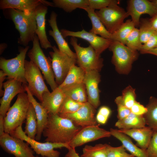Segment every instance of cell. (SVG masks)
<instances>
[{
    "label": "cell",
    "mask_w": 157,
    "mask_h": 157,
    "mask_svg": "<svg viewBox=\"0 0 157 157\" xmlns=\"http://www.w3.org/2000/svg\"><path fill=\"white\" fill-rule=\"evenodd\" d=\"M7 76L6 74L2 70L0 71V96H3L4 93V90H3L2 88L3 87V82L6 78Z\"/></svg>",
    "instance_id": "cell-46"
},
{
    "label": "cell",
    "mask_w": 157,
    "mask_h": 157,
    "mask_svg": "<svg viewBox=\"0 0 157 157\" xmlns=\"http://www.w3.org/2000/svg\"><path fill=\"white\" fill-rule=\"evenodd\" d=\"M60 31L64 38L68 36H71L80 38L87 41L97 53L100 56L104 51L108 48L113 41L99 36L83 29L81 31H77L62 29Z\"/></svg>",
    "instance_id": "cell-15"
},
{
    "label": "cell",
    "mask_w": 157,
    "mask_h": 157,
    "mask_svg": "<svg viewBox=\"0 0 157 157\" xmlns=\"http://www.w3.org/2000/svg\"><path fill=\"white\" fill-rule=\"evenodd\" d=\"M76 38L71 37L70 44L74 49L77 56V63L85 72L92 71L99 72L103 66V59L90 45L87 47L78 44Z\"/></svg>",
    "instance_id": "cell-4"
},
{
    "label": "cell",
    "mask_w": 157,
    "mask_h": 157,
    "mask_svg": "<svg viewBox=\"0 0 157 157\" xmlns=\"http://www.w3.org/2000/svg\"><path fill=\"white\" fill-rule=\"evenodd\" d=\"M10 17L19 34L18 43L26 47L33 42L37 29V23L34 11L26 14L21 11L9 9Z\"/></svg>",
    "instance_id": "cell-2"
},
{
    "label": "cell",
    "mask_w": 157,
    "mask_h": 157,
    "mask_svg": "<svg viewBox=\"0 0 157 157\" xmlns=\"http://www.w3.org/2000/svg\"><path fill=\"white\" fill-rule=\"evenodd\" d=\"M96 112V108L87 102L75 112L58 115L71 119L76 125L83 128L97 124L95 117Z\"/></svg>",
    "instance_id": "cell-13"
},
{
    "label": "cell",
    "mask_w": 157,
    "mask_h": 157,
    "mask_svg": "<svg viewBox=\"0 0 157 157\" xmlns=\"http://www.w3.org/2000/svg\"><path fill=\"white\" fill-rule=\"evenodd\" d=\"M131 112L138 115H143L147 111V109L136 101L130 109Z\"/></svg>",
    "instance_id": "cell-45"
},
{
    "label": "cell",
    "mask_w": 157,
    "mask_h": 157,
    "mask_svg": "<svg viewBox=\"0 0 157 157\" xmlns=\"http://www.w3.org/2000/svg\"><path fill=\"white\" fill-rule=\"evenodd\" d=\"M95 12L106 29L111 34L119 28L124 19L129 16L127 12L117 4Z\"/></svg>",
    "instance_id": "cell-9"
},
{
    "label": "cell",
    "mask_w": 157,
    "mask_h": 157,
    "mask_svg": "<svg viewBox=\"0 0 157 157\" xmlns=\"http://www.w3.org/2000/svg\"><path fill=\"white\" fill-rule=\"evenodd\" d=\"M85 73L80 67L73 65L70 68L64 81L58 87L63 90L83 83Z\"/></svg>",
    "instance_id": "cell-27"
},
{
    "label": "cell",
    "mask_w": 157,
    "mask_h": 157,
    "mask_svg": "<svg viewBox=\"0 0 157 157\" xmlns=\"http://www.w3.org/2000/svg\"><path fill=\"white\" fill-rule=\"evenodd\" d=\"M49 52L51 58V64L55 81L59 86L64 81L70 68L77 63V60L61 51L55 46Z\"/></svg>",
    "instance_id": "cell-10"
},
{
    "label": "cell",
    "mask_w": 157,
    "mask_h": 157,
    "mask_svg": "<svg viewBox=\"0 0 157 157\" xmlns=\"http://www.w3.org/2000/svg\"><path fill=\"white\" fill-rule=\"evenodd\" d=\"M143 44L140 40L139 29L135 28L127 38L125 45L132 50L140 51Z\"/></svg>",
    "instance_id": "cell-36"
},
{
    "label": "cell",
    "mask_w": 157,
    "mask_h": 157,
    "mask_svg": "<svg viewBox=\"0 0 157 157\" xmlns=\"http://www.w3.org/2000/svg\"><path fill=\"white\" fill-rule=\"evenodd\" d=\"M41 4L53 7V3L44 0H1L0 8L1 9H15L29 14L34 11L38 6Z\"/></svg>",
    "instance_id": "cell-19"
},
{
    "label": "cell",
    "mask_w": 157,
    "mask_h": 157,
    "mask_svg": "<svg viewBox=\"0 0 157 157\" xmlns=\"http://www.w3.org/2000/svg\"><path fill=\"white\" fill-rule=\"evenodd\" d=\"M29 48V47L27 46L20 49L19 53L12 59L0 58V68L6 74L8 79H14L27 84L24 76L25 62Z\"/></svg>",
    "instance_id": "cell-8"
},
{
    "label": "cell",
    "mask_w": 157,
    "mask_h": 157,
    "mask_svg": "<svg viewBox=\"0 0 157 157\" xmlns=\"http://www.w3.org/2000/svg\"><path fill=\"white\" fill-rule=\"evenodd\" d=\"M115 101L117 106V117L118 120L123 119L131 113L130 109L125 105L121 96L117 97Z\"/></svg>",
    "instance_id": "cell-40"
},
{
    "label": "cell",
    "mask_w": 157,
    "mask_h": 157,
    "mask_svg": "<svg viewBox=\"0 0 157 157\" xmlns=\"http://www.w3.org/2000/svg\"><path fill=\"white\" fill-rule=\"evenodd\" d=\"M7 45L5 43H1L0 44V53L1 55L5 49L6 48Z\"/></svg>",
    "instance_id": "cell-51"
},
{
    "label": "cell",
    "mask_w": 157,
    "mask_h": 157,
    "mask_svg": "<svg viewBox=\"0 0 157 157\" xmlns=\"http://www.w3.org/2000/svg\"><path fill=\"white\" fill-rule=\"evenodd\" d=\"M157 47V31H155L147 41L143 44L141 51L149 50Z\"/></svg>",
    "instance_id": "cell-44"
},
{
    "label": "cell",
    "mask_w": 157,
    "mask_h": 157,
    "mask_svg": "<svg viewBox=\"0 0 157 157\" xmlns=\"http://www.w3.org/2000/svg\"><path fill=\"white\" fill-rule=\"evenodd\" d=\"M57 16L56 13L52 12L48 22L52 30L49 31V35L53 38L58 45V49L61 51L72 58L77 59L76 53L70 49L67 42L58 29L56 21Z\"/></svg>",
    "instance_id": "cell-22"
},
{
    "label": "cell",
    "mask_w": 157,
    "mask_h": 157,
    "mask_svg": "<svg viewBox=\"0 0 157 157\" xmlns=\"http://www.w3.org/2000/svg\"><path fill=\"white\" fill-rule=\"evenodd\" d=\"M107 144H99L93 146L86 145L83 149L81 157H107Z\"/></svg>",
    "instance_id": "cell-34"
},
{
    "label": "cell",
    "mask_w": 157,
    "mask_h": 157,
    "mask_svg": "<svg viewBox=\"0 0 157 157\" xmlns=\"http://www.w3.org/2000/svg\"><path fill=\"white\" fill-rule=\"evenodd\" d=\"M121 96L125 105L130 109L136 101L135 89L129 86L124 90Z\"/></svg>",
    "instance_id": "cell-39"
},
{
    "label": "cell",
    "mask_w": 157,
    "mask_h": 157,
    "mask_svg": "<svg viewBox=\"0 0 157 157\" xmlns=\"http://www.w3.org/2000/svg\"><path fill=\"white\" fill-rule=\"evenodd\" d=\"M113 53L112 62L119 73L126 74L130 71L133 63L137 59V51L132 50L120 42L113 41L108 47Z\"/></svg>",
    "instance_id": "cell-6"
},
{
    "label": "cell",
    "mask_w": 157,
    "mask_h": 157,
    "mask_svg": "<svg viewBox=\"0 0 157 157\" xmlns=\"http://www.w3.org/2000/svg\"><path fill=\"white\" fill-rule=\"evenodd\" d=\"M75 148L70 147L68 149V152L65 155V157H80L75 150Z\"/></svg>",
    "instance_id": "cell-47"
},
{
    "label": "cell",
    "mask_w": 157,
    "mask_h": 157,
    "mask_svg": "<svg viewBox=\"0 0 157 157\" xmlns=\"http://www.w3.org/2000/svg\"><path fill=\"white\" fill-rule=\"evenodd\" d=\"M146 107L147 111L143 115L146 124L154 132H157V98L150 97Z\"/></svg>",
    "instance_id": "cell-30"
},
{
    "label": "cell",
    "mask_w": 157,
    "mask_h": 157,
    "mask_svg": "<svg viewBox=\"0 0 157 157\" xmlns=\"http://www.w3.org/2000/svg\"><path fill=\"white\" fill-rule=\"evenodd\" d=\"M24 140L6 132L0 136L2 149L15 157H34L33 151Z\"/></svg>",
    "instance_id": "cell-12"
},
{
    "label": "cell",
    "mask_w": 157,
    "mask_h": 157,
    "mask_svg": "<svg viewBox=\"0 0 157 157\" xmlns=\"http://www.w3.org/2000/svg\"><path fill=\"white\" fill-rule=\"evenodd\" d=\"M150 22L155 31H157V14L149 19Z\"/></svg>",
    "instance_id": "cell-48"
},
{
    "label": "cell",
    "mask_w": 157,
    "mask_h": 157,
    "mask_svg": "<svg viewBox=\"0 0 157 157\" xmlns=\"http://www.w3.org/2000/svg\"><path fill=\"white\" fill-rule=\"evenodd\" d=\"M82 128L58 114H48L47 124L42 134L46 142L69 144Z\"/></svg>",
    "instance_id": "cell-1"
},
{
    "label": "cell",
    "mask_w": 157,
    "mask_h": 157,
    "mask_svg": "<svg viewBox=\"0 0 157 157\" xmlns=\"http://www.w3.org/2000/svg\"><path fill=\"white\" fill-rule=\"evenodd\" d=\"M4 117L0 115V136L4 132Z\"/></svg>",
    "instance_id": "cell-49"
},
{
    "label": "cell",
    "mask_w": 157,
    "mask_h": 157,
    "mask_svg": "<svg viewBox=\"0 0 157 157\" xmlns=\"http://www.w3.org/2000/svg\"><path fill=\"white\" fill-rule=\"evenodd\" d=\"M111 112L110 109L107 106L101 107L99 109L96 117L97 122L100 124H105L111 114Z\"/></svg>",
    "instance_id": "cell-42"
},
{
    "label": "cell",
    "mask_w": 157,
    "mask_h": 157,
    "mask_svg": "<svg viewBox=\"0 0 157 157\" xmlns=\"http://www.w3.org/2000/svg\"><path fill=\"white\" fill-rule=\"evenodd\" d=\"M139 29L140 41L144 44L155 31L149 19L141 18L140 20Z\"/></svg>",
    "instance_id": "cell-35"
},
{
    "label": "cell",
    "mask_w": 157,
    "mask_h": 157,
    "mask_svg": "<svg viewBox=\"0 0 157 157\" xmlns=\"http://www.w3.org/2000/svg\"><path fill=\"white\" fill-rule=\"evenodd\" d=\"M53 7L70 13L77 8L84 9L88 6V0H53Z\"/></svg>",
    "instance_id": "cell-32"
},
{
    "label": "cell",
    "mask_w": 157,
    "mask_h": 157,
    "mask_svg": "<svg viewBox=\"0 0 157 157\" xmlns=\"http://www.w3.org/2000/svg\"><path fill=\"white\" fill-rule=\"evenodd\" d=\"M26 85L13 79H8L3 83L4 93L0 100V115L5 117L12 100L16 95L26 92Z\"/></svg>",
    "instance_id": "cell-16"
},
{
    "label": "cell",
    "mask_w": 157,
    "mask_h": 157,
    "mask_svg": "<svg viewBox=\"0 0 157 157\" xmlns=\"http://www.w3.org/2000/svg\"><path fill=\"white\" fill-rule=\"evenodd\" d=\"M106 150L107 157H134L127 153L122 145L114 147L107 144Z\"/></svg>",
    "instance_id": "cell-38"
},
{
    "label": "cell",
    "mask_w": 157,
    "mask_h": 157,
    "mask_svg": "<svg viewBox=\"0 0 157 157\" xmlns=\"http://www.w3.org/2000/svg\"><path fill=\"white\" fill-rule=\"evenodd\" d=\"M27 93H19L13 104L10 107L4 117V132L10 133L22 125L26 119L30 104Z\"/></svg>",
    "instance_id": "cell-3"
},
{
    "label": "cell",
    "mask_w": 157,
    "mask_h": 157,
    "mask_svg": "<svg viewBox=\"0 0 157 157\" xmlns=\"http://www.w3.org/2000/svg\"><path fill=\"white\" fill-rule=\"evenodd\" d=\"M47 6L41 4L34 11L37 23L35 34L37 36L42 47L47 49L53 46L49 41L46 31V15L47 12Z\"/></svg>",
    "instance_id": "cell-20"
},
{
    "label": "cell",
    "mask_w": 157,
    "mask_h": 157,
    "mask_svg": "<svg viewBox=\"0 0 157 157\" xmlns=\"http://www.w3.org/2000/svg\"><path fill=\"white\" fill-rule=\"evenodd\" d=\"M10 134L26 142L31 146V148L36 154L45 157H59L60 153L54 150L55 148L65 147L68 149L70 147L67 143H56L46 142H39L35 140L28 137L23 131L22 125L17 127Z\"/></svg>",
    "instance_id": "cell-7"
},
{
    "label": "cell",
    "mask_w": 157,
    "mask_h": 157,
    "mask_svg": "<svg viewBox=\"0 0 157 157\" xmlns=\"http://www.w3.org/2000/svg\"><path fill=\"white\" fill-rule=\"evenodd\" d=\"M32 48L29 51L28 56L33 62L42 71L44 79L52 90L58 87L55 80L51 59L47 57L40 47V42L36 34L33 41Z\"/></svg>",
    "instance_id": "cell-5"
},
{
    "label": "cell",
    "mask_w": 157,
    "mask_h": 157,
    "mask_svg": "<svg viewBox=\"0 0 157 157\" xmlns=\"http://www.w3.org/2000/svg\"><path fill=\"white\" fill-rule=\"evenodd\" d=\"M88 6L94 10H100L114 4H118L119 2L116 0H88Z\"/></svg>",
    "instance_id": "cell-41"
},
{
    "label": "cell",
    "mask_w": 157,
    "mask_h": 157,
    "mask_svg": "<svg viewBox=\"0 0 157 157\" xmlns=\"http://www.w3.org/2000/svg\"><path fill=\"white\" fill-rule=\"evenodd\" d=\"M66 95L58 87L51 92H44L42 95L41 105L48 114H58L60 107Z\"/></svg>",
    "instance_id": "cell-21"
},
{
    "label": "cell",
    "mask_w": 157,
    "mask_h": 157,
    "mask_svg": "<svg viewBox=\"0 0 157 157\" xmlns=\"http://www.w3.org/2000/svg\"><path fill=\"white\" fill-rule=\"evenodd\" d=\"M118 130L133 138L136 142V145L144 150L148 147L154 132L150 128L146 126L140 128Z\"/></svg>",
    "instance_id": "cell-23"
},
{
    "label": "cell",
    "mask_w": 157,
    "mask_h": 157,
    "mask_svg": "<svg viewBox=\"0 0 157 157\" xmlns=\"http://www.w3.org/2000/svg\"><path fill=\"white\" fill-rule=\"evenodd\" d=\"M34 157H39L38 156H35ZM42 157H45L42 156Z\"/></svg>",
    "instance_id": "cell-53"
},
{
    "label": "cell",
    "mask_w": 157,
    "mask_h": 157,
    "mask_svg": "<svg viewBox=\"0 0 157 157\" xmlns=\"http://www.w3.org/2000/svg\"><path fill=\"white\" fill-rule=\"evenodd\" d=\"M84 104L77 102L66 96L60 107L58 114L75 112Z\"/></svg>",
    "instance_id": "cell-37"
},
{
    "label": "cell",
    "mask_w": 157,
    "mask_h": 157,
    "mask_svg": "<svg viewBox=\"0 0 157 157\" xmlns=\"http://www.w3.org/2000/svg\"><path fill=\"white\" fill-rule=\"evenodd\" d=\"M150 1L154 5L157 10V0H152Z\"/></svg>",
    "instance_id": "cell-52"
},
{
    "label": "cell",
    "mask_w": 157,
    "mask_h": 157,
    "mask_svg": "<svg viewBox=\"0 0 157 157\" xmlns=\"http://www.w3.org/2000/svg\"><path fill=\"white\" fill-rule=\"evenodd\" d=\"M62 90L66 96L77 102H88L85 87L83 82Z\"/></svg>",
    "instance_id": "cell-31"
},
{
    "label": "cell",
    "mask_w": 157,
    "mask_h": 157,
    "mask_svg": "<svg viewBox=\"0 0 157 157\" xmlns=\"http://www.w3.org/2000/svg\"><path fill=\"white\" fill-rule=\"evenodd\" d=\"M24 76L31 93L41 102L42 94L50 91L45 83L40 69L30 60H25Z\"/></svg>",
    "instance_id": "cell-11"
},
{
    "label": "cell",
    "mask_w": 157,
    "mask_h": 157,
    "mask_svg": "<svg viewBox=\"0 0 157 157\" xmlns=\"http://www.w3.org/2000/svg\"><path fill=\"white\" fill-rule=\"evenodd\" d=\"M99 125L82 128L69 143V146L75 148L86 143L111 136L110 131L100 128Z\"/></svg>",
    "instance_id": "cell-14"
},
{
    "label": "cell",
    "mask_w": 157,
    "mask_h": 157,
    "mask_svg": "<svg viewBox=\"0 0 157 157\" xmlns=\"http://www.w3.org/2000/svg\"><path fill=\"white\" fill-rule=\"evenodd\" d=\"M135 28V25L131 19L127 20L117 31L112 34V40L119 42L125 45L127 38Z\"/></svg>",
    "instance_id": "cell-33"
},
{
    "label": "cell",
    "mask_w": 157,
    "mask_h": 157,
    "mask_svg": "<svg viewBox=\"0 0 157 157\" xmlns=\"http://www.w3.org/2000/svg\"><path fill=\"white\" fill-rule=\"evenodd\" d=\"M148 157H157V132H154L146 150Z\"/></svg>",
    "instance_id": "cell-43"
},
{
    "label": "cell",
    "mask_w": 157,
    "mask_h": 157,
    "mask_svg": "<svg viewBox=\"0 0 157 157\" xmlns=\"http://www.w3.org/2000/svg\"><path fill=\"white\" fill-rule=\"evenodd\" d=\"M110 132L112 135L119 140L126 150L134 157H148L146 150H144L134 144L126 134L118 130L110 128Z\"/></svg>",
    "instance_id": "cell-25"
},
{
    "label": "cell",
    "mask_w": 157,
    "mask_h": 157,
    "mask_svg": "<svg viewBox=\"0 0 157 157\" xmlns=\"http://www.w3.org/2000/svg\"><path fill=\"white\" fill-rule=\"evenodd\" d=\"M127 12L131 16L135 26H139L142 15L147 14L151 17L157 14V10L150 1L129 0L127 1Z\"/></svg>",
    "instance_id": "cell-17"
},
{
    "label": "cell",
    "mask_w": 157,
    "mask_h": 157,
    "mask_svg": "<svg viewBox=\"0 0 157 157\" xmlns=\"http://www.w3.org/2000/svg\"><path fill=\"white\" fill-rule=\"evenodd\" d=\"M100 77L99 72L92 71L85 72L83 81L85 87L88 102L96 109L100 104L98 87Z\"/></svg>",
    "instance_id": "cell-18"
},
{
    "label": "cell",
    "mask_w": 157,
    "mask_h": 157,
    "mask_svg": "<svg viewBox=\"0 0 157 157\" xmlns=\"http://www.w3.org/2000/svg\"><path fill=\"white\" fill-rule=\"evenodd\" d=\"M25 133L29 138L35 140L37 132L36 115L32 104L30 102L26 117Z\"/></svg>",
    "instance_id": "cell-29"
},
{
    "label": "cell",
    "mask_w": 157,
    "mask_h": 157,
    "mask_svg": "<svg viewBox=\"0 0 157 157\" xmlns=\"http://www.w3.org/2000/svg\"><path fill=\"white\" fill-rule=\"evenodd\" d=\"M146 124L143 115H138L131 112L125 118L118 120L115 126L119 129H129L142 128Z\"/></svg>",
    "instance_id": "cell-28"
},
{
    "label": "cell",
    "mask_w": 157,
    "mask_h": 157,
    "mask_svg": "<svg viewBox=\"0 0 157 157\" xmlns=\"http://www.w3.org/2000/svg\"><path fill=\"white\" fill-rule=\"evenodd\" d=\"M25 88L29 101L34 107L37 117V132L35 140H39L41 139L42 132L47 124L48 113L47 110L42 106L41 103H38L34 98L27 85Z\"/></svg>",
    "instance_id": "cell-24"
},
{
    "label": "cell",
    "mask_w": 157,
    "mask_h": 157,
    "mask_svg": "<svg viewBox=\"0 0 157 157\" xmlns=\"http://www.w3.org/2000/svg\"><path fill=\"white\" fill-rule=\"evenodd\" d=\"M83 10L87 13L92 24V28L89 32L96 35H99L104 38L112 40V34L106 29L94 10L88 6Z\"/></svg>",
    "instance_id": "cell-26"
},
{
    "label": "cell",
    "mask_w": 157,
    "mask_h": 157,
    "mask_svg": "<svg viewBox=\"0 0 157 157\" xmlns=\"http://www.w3.org/2000/svg\"><path fill=\"white\" fill-rule=\"evenodd\" d=\"M140 53L143 54H150L157 56V47L149 50L141 51Z\"/></svg>",
    "instance_id": "cell-50"
}]
</instances>
